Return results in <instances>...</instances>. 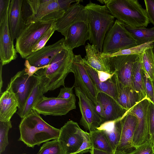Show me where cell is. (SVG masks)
<instances>
[{
    "label": "cell",
    "instance_id": "obj_1",
    "mask_svg": "<svg viewBox=\"0 0 154 154\" xmlns=\"http://www.w3.org/2000/svg\"><path fill=\"white\" fill-rule=\"evenodd\" d=\"M75 56L72 50L65 47L54 58L48 67L39 70L34 74L44 94L60 86L65 87L66 77L69 73L72 72Z\"/></svg>",
    "mask_w": 154,
    "mask_h": 154
},
{
    "label": "cell",
    "instance_id": "obj_2",
    "mask_svg": "<svg viewBox=\"0 0 154 154\" xmlns=\"http://www.w3.org/2000/svg\"><path fill=\"white\" fill-rule=\"evenodd\" d=\"M40 114L32 108L21 118L19 125L20 136L19 140L29 147L33 148L35 145L57 139L59 137L60 129L48 124Z\"/></svg>",
    "mask_w": 154,
    "mask_h": 154
},
{
    "label": "cell",
    "instance_id": "obj_3",
    "mask_svg": "<svg viewBox=\"0 0 154 154\" xmlns=\"http://www.w3.org/2000/svg\"><path fill=\"white\" fill-rule=\"evenodd\" d=\"M104 4L117 20L134 28L146 27L150 23L146 9L137 0H99Z\"/></svg>",
    "mask_w": 154,
    "mask_h": 154
},
{
    "label": "cell",
    "instance_id": "obj_4",
    "mask_svg": "<svg viewBox=\"0 0 154 154\" xmlns=\"http://www.w3.org/2000/svg\"><path fill=\"white\" fill-rule=\"evenodd\" d=\"M85 7L88 16L89 40L101 53L105 35L113 24L115 17L105 5H100L90 1Z\"/></svg>",
    "mask_w": 154,
    "mask_h": 154
},
{
    "label": "cell",
    "instance_id": "obj_5",
    "mask_svg": "<svg viewBox=\"0 0 154 154\" xmlns=\"http://www.w3.org/2000/svg\"><path fill=\"white\" fill-rule=\"evenodd\" d=\"M23 9L26 25L40 20H56L66 11L60 0H23Z\"/></svg>",
    "mask_w": 154,
    "mask_h": 154
},
{
    "label": "cell",
    "instance_id": "obj_6",
    "mask_svg": "<svg viewBox=\"0 0 154 154\" xmlns=\"http://www.w3.org/2000/svg\"><path fill=\"white\" fill-rule=\"evenodd\" d=\"M55 21L40 20L26 25L16 39L15 46L17 52L22 58L26 59L32 54V50L36 43Z\"/></svg>",
    "mask_w": 154,
    "mask_h": 154
},
{
    "label": "cell",
    "instance_id": "obj_7",
    "mask_svg": "<svg viewBox=\"0 0 154 154\" xmlns=\"http://www.w3.org/2000/svg\"><path fill=\"white\" fill-rule=\"evenodd\" d=\"M137 45L136 41L124 24L116 20L105 35L101 53L112 54Z\"/></svg>",
    "mask_w": 154,
    "mask_h": 154
},
{
    "label": "cell",
    "instance_id": "obj_8",
    "mask_svg": "<svg viewBox=\"0 0 154 154\" xmlns=\"http://www.w3.org/2000/svg\"><path fill=\"white\" fill-rule=\"evenodd\" d=\"M140 55H120L102 60L110 73H114L120 83L133 88L134 67Z\"/></svg>",
    "mask_w": 154,
    "mask_h": 154
},
{
    "label": "cell",
    "instance_id": "obj_9",
    "mask_svg": "<svg viewBox=\"0 0 154 154\" xmlns=\"http://www.w3.org/2000/svg\"><path fill=\"white\" fill-rule=\"evenodd\" d=\"M151 101L143 99L128 110V113L136 117L137 124L133 138V145L135 148L150 138V106Z\"/></svg>",
    "mask_w": 154,
    "mask_h": 154
},
{
    "label": "cell",
    "instance_id": "obj_10",
    "mask_svg": "<svg viewBox=\"0 0 154 154\" xmlns=\"http://www.w3.org/2000/svg\"><path fill=\"white\" fill-rule=\"evenodd\" d=\"M33 108L44 116H62L76 108V98L74 94L70 98L63 99L44 95L35 104Z\"/></svg>",
    "mask_w": 154,
    "mask_h": 154
},
{
    "label": "cell",
    "instance_id": "obj_11",
    "mask_svg": "<svg viewBox=\"0 0 154 154\" xmlns=\"http://www.w3.org/2000/svg\"><path fill=\"white\" fill-rule=\"evenodd\" d=\"M36 77L34 75L29 77L24 70L17 72L11 79L6 90L10 91L16 99L18 105V111L23 108L30 94Z\"/></svg>",
    "mask_w": 154,
    "mask_h": 154
},
{
    "label": "cell",
    "instance_id": "obj_12",
    "mask_svg": "<svg viewBox=\"0 0 154 154\" xmlns=\"http://www.w3.org/2000/svg\"><path fill=\"white\" fill-rule=\"evenodd\" d=\"M83 132L72 120L67 121L60 128L57 139L65 154H74L78 150L83 141Z\"/></svg>",
    "mask_w": 154,
    "mask_h": 154
},
{
    "label": "cell",
    "instance_id": "obj_13",
    "mask_svg": "<svg viewBox=\"0 0 154 154\" xmlns=\"http://www.w3.org/2000/svg\"><path fill=\"white\" fill-rule=\"evenodd\" d=\"M80 55H75L72 71L75 77L74 88L80 89L87 97L96 104L100 92L94 84L82 62Z\"/></svg>",
    "mask_w": 154,
    "mask_h": 154
},
{
    "label": "cell",
    "instance_id": "obj_14",
    "mask_svg": "<svg viewBox=\"0 0 154 154\" xmlns=\"http://www.w3.org/2000/svg\"><path fill=\"white\" fill-rule=\"evenodd\" d=\"M76 95L79 99L78 104L82 116L80 123L89 132L96 130L103 123L97 113L94 103L80 89L75 88Z\"/></svg>",
    "mask_w": 154,
    "mask_h": 154
},
{
    "label": "cell",
    "instance_id": "obj_15",
    "mask_svg": "<svg viewBox=\"0 0 154 154\" xmlns=\"http://www.w3.org/2000/svg\"><path fill=\"white\" fill-rule=\"evenodd\" d=\"M79 0L71 5L63 15L55 21L56 30L65 38L67 30L73 24L79 22L88 23V16L85 6L81 5Z\"/></svg>",
    "mask_w": 154,
    "mask_h": 154
},
{
    "label": "cell",
    "instance_id": "obj_16",
    "mask_svg": "<svg viewBox=\"0 0 154 154\" xmlns=\"http://www.w3.org/2000/svg\"><path fill=\"white\" fill-rule=\"evenodd\" d=\"M8 13L0 20V62L2 66L17 57L9 29Z\"/></svg>",
    "mask_w": 154,
    "mask_h": 154
},
{
    "label": "cell",
    "instance_id": "obj_17",
    "mask_svg": "<svg viewBox=\"0 0 154 154\" xmlns=\"http://www.w3.org/2000/svg\"><path fill=\"white\" fill-rule=\"evenodd\" d=\"M128 111L121 120L122 128L120 138L115 151L127 154L135 149L133 140L137 124V118L128 114Z\"/></svg>",
    "mask_w": 154,
    "mask_h": 154
},
{
    "label": "cell",
    "instance_id": "obj_18",
    "mask_svg": "<svg viewBox=\"0 0 154 154\" xmlns=\"http://www.w3.org/2000/svg\"><path fill=\"white\" fill-rule=\"evenodd\" d=\"M64 40V38H62L52 45L32 52L26 60H28L31 65L37 67L49 65L56 55L65 48Z\"/></svg>",
    "mask_w": 154,
    "mask_h": 154
},
{
    "label": "cell",
    "instance_id": "obj_19",
    "mask_svg": "<svg viewBox=\"0 0 154 154\" xmlns=\"http://www.w3.org/2000/svg\"><path fill=\"white\" fill-rule=\"evenodd\" d=\"M23 0H11L8 13V23L13 41L20 35L26 25L23 11Z\"/></svg>",
    "mask_w": 154,
    "mask_h": 154
},
{
    "label": "cell",
    "instance_id": "obj_20",
    "mask_svg": "<svg viewBox=\"0 0 154 154\" xmlns=\"http://www.w3.org/2000/svg\"><path fill=\"white\" fill-rule=\"evenodd\" d=\"M90 33L88 23L83 21L76 23L68 29L64 38L65 48L73 50L75 48L84 45L89 40Z\"/></svg>",
    "mask_w": 154,
    "mask_h": 154
},
{
    "label": "cell",
    "instance_id": "obj_21",
    "mask_svg": "<svg viewBox=\"0 0 154 154\" xmlns=\"http://www.w3.org/2000/svg\"><path fill=\"white\" fill-rule=\"evenodd\" d=\"M97 100L103 108L104 114L103 123L119 119L128 111L122 107L113 97L103 92L98 93Z\"/></svg>",
    "mask_w": 154,
    "mask_h": 154
},
{
    "label": "cell",
    "instance_id": "obj_22",
    "mask_svg": "<svg viewBox=\"0 0 154 154\" xmlns=\"http://www.w3.org/2000/svg\"><path fill=\"white\" fill-rule=\"evenodd\" d=\"M82 62L92 82L99 91L107 94L116 100L117 91L115 74L114 73L111 79L102 82L98 79L96 70L90 66L84 58Z\"/></svg>",
    "mask_w": 154,
    "mask_h": 154
},
{
    "label": "cell",
    "instance_id": "obj_23",
    "mask_svg": "<svg viewBox=\"0 0 154 154\" xmlns=\"http://www.w3.org/2000/svg\"><path fill=\"white\" fill-rule=\"evenodd\" d=\"M116 76V100L122 107L128 110L141 100L138 94L132 88L120 83Z\"/></svg>",
    "mask_w": 154,
    "mask_h": 154
},
{
    "label": "cell",
    "instance_id": "obj_24",
    "mask_svg": "<svg viewBox=\"0 0 154 154\" xmlns=\"http://www.w3.org/2000/svg\"><path fill=\"white\" fill-rule=\"evenodd\" d=\"M123 117L117 120L105 122L97 128L103 131L114 152L120 138Z\"/></svg>",
    "mask_w": 154,
    "mask_h": 154
},
{
    "label": "cell",
    "instance_id": "obj_25",
    "mask_svg": "<svg viewBox=\"0 0 154 154\" xmlns=\"http://www.w3.org/2000/svg\"><path fill=\"white\" fill-rule=\"evenodd\" d=\"M17 103L13 95L9 91L0 94V121L6 122L11 120L17 109Z\"/></svg>",
    "mask_w": 154,
    "mask_h": 154
},
{
    "label": "cell",
    "instance_id": "obj_26",
    "mask_svg": "<svg viewBox=\"0 0 154 154\" xmlns=\"http://www.w3.org/2000/svg\"><path fill=\"white\" fill-rule=\"evenodd\" d=\"M85 49L86 55L84 59L90 66L96 70L110 73L100 57L99 52L96 46L88 43L85 47Z\"/></svg>",
    "mask_w": 154,
    "mask_h": 154
},
{
    "label": "cell",
    "instance_id": "obj_27",
    "mask_svg": "<svg viewBox=\"0 0 154 154\" xmlns=\"http://www.w3.org/2000/svg\"><path fill=\"white\" fill-rule=\"evenodd\" d=\"M44 94L43 90L36 77L32 90L23 108L20 111L17 112V113L21 118L24 117L29 112L37 101L44 96Z\"/></svg>",
    "mask_w": 154,
    "mask_h": 154
},
{
    "label": "cell",
    "instance_id": "obj_28",
    "mask_svg": "<svg viewBox=\"0 0 154 154\" xmlns=\"http://www.w3.org/2000/svg\"><path fill=\"white\" fill-rule=\"evenodd\" d=\"M143 71L139 59L136 63L132 79L133 88L138 94L140 100L148 98L145 91Z\"/></svg>",
    "mask_w": 154,
    "mask_h": 154
},
{
    "label": "cell",
    "instance_id": "obj_29",
    "mask_svg": "<svg viewBox=\"0 0 154 154\" xmlns=\"http://www.w3.org/2000/svg\"><path fill=\"white\" fill-rule=\"evenodd\" d=\"M124 25L136 41L138 45L154 41V26L150 28L146 27L134 28L125 24Z\"/></svg>",
    "mask_w": 154,
    "mask_h": 154
},
{
    "label": "cell",
    "instance_id": "obj_30",
    "mask_svg": "<svg viewBox=\"0 0 154 154\" xmlns=\"http://www.w3.org/2000/svg\"><path fill=\"white\" fill-rule=\"evenodd\" d=\"M92 148L110 153L114 152L103 131L97 129L89 132Z\"/></svg>",
    "mask_w": 154,
    "mask_h": 154
},
{
    "label": "cell",
    "instance_id": "obj_31",
    "mask_svg": "<svg viewBox=\"0 0 154 154\" xmlns=\"http://www.w3.org/2000/svg\"><path fill=\"white\" fill-rule=\"evenodd\" d=\"M152 47L153 45L140 55L139 61L143 72L154 82V54Z\"/></svg>",
    "mask_w": 154,
    "mask_h": 154
},
{
    "label": "cell",
    "instance_id": "obj_32",
    "mask_svg": "<svg viewBox=\"0 0 154 154\" xmlns=\"http://www.w3.org/2000/svg\"><path fill=\"white\" fill-rule=\"evenodd\" d=\"M154 42V41H152L145 43L128 48L122 50L112 54H104L99 52V54L102 59L120 55H141L143 53L146 49L152 47Z\"/></svg>",
    "mask_w": 154,
    "mask_h": 154
},
{
    "label": "cell",
    "instance_id": "obj_33",
    "mask_svg": "<svg viewBox=\"0 0 154 154\" xmlns=\"http://www.w3.org/2000/svg\"><path fill=\"white\" fill-rule=\"evenodd\" d=\"M37 154H65L57 139L45 143Z\"/></svg>",
    "mask_w": 154,
    "mask_h": 154
},
{
    "label": "cell",
    "instance_id": "obj_34",
    "mask_svg": "<svg viewBox=\"0 0 154 154\" xmlns=\"http://www.w3.org/2000/svg\"><path fill=\"white\" fill-rule=\"evenodd\" d=\"M12 127L11 120L6 122L0 121V154L3 152L8 144V134Z\"/></svg>",
    "mask_w": 154,
    "mask_h": 154
},
{
    "label": "cell",
    "instance_id": "obj_35",
    "mask_svg": "<svg viewBox=\"0 0 154 154\" xmlns=\"http://www.w3.org/2000/svg\"><path fill=\"white\" fill-rule=\"evenodd\" d=\"M55 30V21L51 28L42 35L36 43L33 48L32 52L36 51L44 47Z\"/></svg>",
    "mask_w": 154,
    "mask_h": 154
},
{
    "label": "cell",
    "instance_id": "obj_36",
    "mask_svg": "<svg viewBox=\"0 0 154 154\" xmlns=\"http://www.w3.org/2000/svg\"><path fill=\"white\" fill-rule=\"evenodd\" d=\"M128 154H154V143L150 138Z\"/></svg>",
    "mask_w": 154,
    "mask_h": 154
},
{
    "label": "cell",
    "instance_id": "obj_37",
    "mask_svg": "<svg viewBox=\"0 0 154 154\" xmlns=\"http://www.w3.org/2000/svg\"><path fill=\"white\" fill-rule=\"evenodd\" d=\"M92 148L90 134L84 131L83 143L79 149L74 154H83L90 152Z\"/></svg>",
    "mask_w": 154,
    "mask_h": 154
},
{
    "label": "cell",
    "instance_id": "obj_38",
    "mask_svg": "<svg viewBox=\"0 0 154 154\" xmlns=\"http://www.w3.org/2000/svg\"><path fill=\"white\" fill-rule=\"evenodd\" d=\"M143 78L147 96L148 99L152 101L154 94V82L151 81L144 72Z\"/></svg>",
    "mask_w": 154,
    "mask_h": 154
},
{
    "label": "cell",
    "instance_id": "obj_39",
    "mask_svg": "<svg viewBox=\"0 0 154 154\" xmlns=\"http://www.w3.org/2000/svg\"><path fill=\"white\" fill-rule=\"evenodd\" d=\"M144 2L149 21L154 26V0H144Z\"/></svg>",
    "mask_w": 154,
    "mask_h": 154
},
{
    "label": "cell",
    "instance_id": "obj_40",
    "mask_svg": "<svg viewBox=\"0 0 154 154\" xmlns=\"http://www.w3.org/2000/svg\"><path fill=\"white\" fill-rule=\"evenodd\" d=\"M48 65L42 67H37L31 65L28 60H26L24 63L25 67L23 70L26 75L29 77H31L38 70L42 69L47 67Z\"/></svg>",
    "mask_w": 154,
    "mask_h": 154
},
{
    "label": "cell",
    "instance_id": "obj_41",
    "mask_svg": "<svg viewBox=\"0 0 154 154\" xmlns=\"http://www.w3.org/2000/svg\"><path fill=\"white\" fill-rule=\"evenodd\" d=\"M73 86L71 87H64L61 88L57 97L63 99H68L70 98L74 94L73 93Z\"/></svg>",
    "mask_w": 154,
    "mask_h": 154
},
{
    "label": "cell",
    "instance_id": "obj_42",
    "mask_svg": "<svg viewBox=\"0 0 154 154\" xmlns=\"http://www.w3.org/2000/svg\"><path fill=\"white\" fill-rule=\"evenodd\" d=\"M11 0H0V20L8 11Z\"/></svg>",
    "mask_w": 154,
    "mask_h": 154
},
{
    "label": "cell",
    "instance_id": "obj_43",
    "mask_svg": "<svg viewBox=\"0 0 154 154\" xmlns=\"http://www.w3.org/2000/svg\"><path fill=\"white\" fill-rule=\"evenodd\" d=\"M96 71L98 79L102 82H105L111 79L114 74V73L112 74L110 73L97 70H96Z\"/></svg>",
    "mask_w": 154,
    "mask_h": 154
},
{
    "label": "cell",
    "instance_id": "obj_44",
    "mask_svg": "<svg viewBox=\"0 0 154 154\" xmlns=\"http://www.w3.org/2000/svg\"><path fill=\"white\" fill-rule=\"evenodd\" d=\"M150 124L151 135L154 132V104L151 101L150 106Z\"/></svg>",
    "mask_w": 154,
    "mask_h": 154
},
{
    "label": "cell",
    "instance_id": "obj_45",
    "mask_svg": "<svg viewBox=\"0 0 154 154\" xmlns=\"http://www.w3.org/2000/svg\"><path fill=\"white\" fill-rule=\"evenodd\" d=\"M95 106L96 110L101 119L103 123L104 118V114L102 106L100 103L97 100V102L95 105Z\"/></svg>",
    "mask_w": 154,
    "mask_h": 154
},
{
    "label": "cell",
    "instance_id": "obj_46",
    "mask_svg": "<svg viewBox=\"0 0 154 154\" xmlns=\"http://www.w3.org/2000/svg\"><path fill=\"white\" fill-rule=\"evenodd\" d=\"M90 152L91 154H114V153H109L93 148H92Z\"/></svg>",
    "mask_w": 154,
    "mask_h": 154
},
{
    "label": "cell",
    "instance_id": "obj_47",
    "mask_svg": "<svg viewBox=\"0 0 154 154\" xmlns=\"http://www.w3.org/2000/svg\"><path fill=\"white\" fill-rule=\"evenodd\" d=\"M2 65L1 63H0V94L2 93V89L3 86V82L2 81Z\"/></svg>",
    "mask_w": 154,
    "mask_h": 154
},
{
    "label": "cell",
    "instance_id": "obj_48",
    "mask_svg": "<svg viewBox=\"0 0 154 154\" xmlns=\"http://www.w3.org/2000/svg\"><path fill=\"white\" fill-rule=\"evenodd\" d=\"M150 139L152 140L154 143V132L151 135Z\"/></svg>",
    "mask_w": 154,
    "mask_h": 154
},
{
    "label": "cell",
    "instance_id": "obj_49",
    "mask_svg": "<svg viewBox=\"0 0 154 154\" xmlns=\"http://www.w3.org/2000/svg\"><path fill=\"white\" fill-rule=\"evenodd\" d=\"M114 154H127L126 153H124L122 152H114Z\"/></svg>",
    "mask_w": 154,
    "mask_h": 154
},
{
    "label": "cell",
    "instance_id": "obj_50",
    "mask_svg": "<svg viewBox=\"0 0 154 154\" xmlns=\"http://www.w3.org/2000/svg\"><path fill=\"white\" fill-rule=\"evenodd\" d=\"M151 102H152L154 104V94H153V98H152V100Z\"/></svg>",
    "mask_w": 154,
    "mask_h": 154
},
{
    "label": "cell",
    "instance_id": "obj_51",
    "mask_svg": "<svg viewBox=\"0 0 154 154\" xmlns=\"http://www.w3.org/2000/svg\"><path fill=\"white\" fill-rule=\"evenodd\" d=\"M152 50L153 53L154 54V42L153 43V45Z\"/></svg>",
    "mask_w": 154,
    "mask_h": 154
},
{
    "label": "cell",
    "instance_id": "obj_52",
    "mask_svg": "<svg viewBox=\"0 0 154 154\" xmlns=\"http://www.w3.org/2000/svg\"><path fill=\"white\" fill-rule=\"evenodd\" d=\"M26 154L24 153V154Z\"/></svg>",
    "mask_w": 154,
    "mask_h": 154
}]
</instances>
